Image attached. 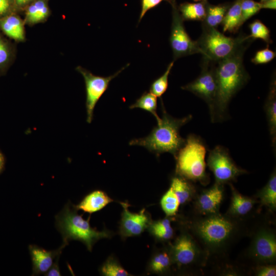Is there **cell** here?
<instances>
[{"label":"cell","mask_w":276,"mask_h":276,"mask_svg":"<svg viewBox=\"0 0 276 276\" xmlns=\"http://www.w3.org/2000/svg\"><path fill=\"white\" fill-rule=\"evenodd\" d=\"M246 47V45L230 57L217 62L218 65L215 66L217 91L213 107L210 111L213 122L225 117L231 99L249 78L243 64Z\"/></svg>","instance_id":"cell-1"},{"label":"cell","mask_w":276,"mask_h":276,"mask_svg":"<svg viewBox=\"0 0 276 276\" xmlns=\"http://www.w3.org/2000/svg\"><path fill=\"white\" fill-rule=\"evenodd\" d=\"M161 103L162 117L157 122V126L148 136L133 139L129 142V145L145 147L157 155L169 152L175 156L186 142V139L180 136L179 129L192 117L189 115L182 119L173 118L166 112L162 100Z\"/></svg>","instance_id":"cell-2"},{"label":"cell","mask_w":276,"mask_h":276,"mask_svg":"<svg viewBox=\"0 0 276 276\" xmlns=\"http://www.w3.org/2000/svg\"><path fill=\"white\" fill-rule=\"evenodd\" d=\"M205 216L192 224V230L209 251H220L237 233V223L235 218L219 213Z\"/></svg>","instance_id":"cell-3"},{"label":"cell","mask_w":276,"mask_h":276,"mask_svg":"<svg viewBox=\"0 0 276 276\" xmlns=\"http://www.w3.org/2000/svg\"><path fill=\"white\" fill-rule=\"evenodd\" d=\"M77 211L68 202L55 216V226L62 235L63 243L67 245L70 240H79L91 251L97 241L109 238L111 234L106 229L99 231L92 228L89 224L90 217L87 220L83 219Z\"/></svg>","instance_id":"cell-4"},{"label":"cell","mask_w":276,"mask_h":276,"mask_svg":"<svg viewBox=\"0 0 276 276\" xmlns=\"http://www.w3.org/2000/svg\"><path fill=\"white\" fill-rule=\"evenodd\" d=\"M206 146L201 139L194 134L189 135L174 156L177 175L206 185L209 178L206 172Z\"/></svg>","instance_id":"cell-5"},{"label":"cell","mask_w":276,"mask_h":276,"mask_svg":"<svg viewBox=\"0 0 276 276\" xmlns=\"http://www.w3.org/2000/svg\"><path fill=\"white\" fill-rule=\"evenodd\" d=\"M251 38L245 35L234 38L227 37L215 28H203L197 40L204 58L212 62L224 60L246 46Z\"/></svg>","instance_id":"cell-6"},{"label":"cell","mask_w":276,"mask_h":276,"mask_svg":"<svg viewBox=\"0 0 276 276\" xmlns=\"http://www.w3.org/2000/svg\"><path fill=\"white\" fill-rule=\"evenodd\" d=\"M168 2L172 7V18L169 40L173 60L196 53L201 54L197 41L193 40L185 29L176 0H168Z\"/></svg>","instance_id":"cell-7"},{"label":"cell","mask_w":276,"mask_h":276,"mask_svg":"<svg viewBox=\"0 0 276 276\" xmlns=\"http://www.w3.org/2000/svg\"><path fill=\"white\" fill-rule=\"evenodd\" d=\"M207 165L214 175L215 182L222 185L235 181L239 176L246 173L236 165L226 148L220 146L210 151Z\"/></svg>","instance_id":"cell-8"},{"label":"cell","mask_w":276,"mask_h":276,"mask_svg":"<svg viewBox=\"0 0 276 276\" xmlns=\"http://www.w3.org/2000/svg\"><path fill=\"white\" fill-rule=\"evenodd\" d=\"M129 65V64H127L113 75L108 77L95 75L81 66L76 68V71L82 75L84 79L86 93V121L88 123L91 122L95 107L107 89L110 82Z\"/></svg>","instance_id":"cell-9"},{"label":"cell","mask_w":276,"mask_h":276,"mask_svg":"<svg viewBox=\"0 0 276 276\" xmlns=\"http://www.w3.org/2000/svg\"><path fill=\"white\" fill-rule=\"evenodd\" d=\"M212 63L203 58L199 76L181 87L204 100L208 104L210 111L213 108L217 91L215 66Z\"/></svg>","instance_id":"cell-10"},{"label":"cell","mask_w":276,"mask_h":276,"mask_svg":"<svg viewBox=\"0 0 276 276\" xmlns=\"http://www.w3.org/2000/svg\"><path fill=\"white\" fill-rule=\"evenodd\" d=\"M249 255L258 262L273 263L276 259V237L274 231L267 227L259 229L251 241Z\"/></svg>","instance_id":"cell-11"},{"label":"cell","mask_w":276,"mask_h":276,"mask_svg":"<svg viewBox=\"0 0 276 276\" xmlns=\"http://www.w3.org/2000/svg\"><path fill=\"white\" fill-rule=\"evenodd\" d=\"M170 252L173 263L178 267L191 265L200 259L201 250L195 239L188 233H182L178 236Z\"/></svg>","instance_id":"cell-12"},{"label":"cell","mask_w":276,"mask_h":276,"mask_svg":"<svg viewBox=\"0 0 276 276\" xmlns=\"http://www.w3.org/2000/svg\"><path fill=\"white\" fill-rule=\"evenodd\" d=\"M121 205L123 208L120 227L121 236L126 238L140 235L150 223L145 209L139 213H133L128 210V204L122 202Z\"/></svg>","instance_id":"cell-13"},{"label":"cell","mask_w":276,"mask_h":276,"mask_svg":"<svg viewBox=\"0 0 276 276\" xmlns=\"http://www.w3.org/2000/svg\"><path fill=\"white\" fill-rule=\"evenodd\" d=\"M195 198L194 207L197 213L204 216L219 213L223 198V186L215 182Z\"/></svg>","instance_id":"cell-14"},{"label":"cell","mask_w":276,"mask_h":276,"mask_svg":"<svg viewBox=\"0 0 276 276\" xmlns=\"http://www.w3.org/2000/svg\"><path fill=\"white\" fill-rule=\"evenodd\" d=\"M67 244L62 243L58 249L47 250L36 245H30L29 250L32 261L33 275L45 273L52 266L56 257L61 255Z\"/></svg>","instance_id":"cell-15"},{"label":"cell","mask_w":276,"mask_h":276,"mask_svg":"<svg viewBox=\"0 0 276 276\" xmlns=\"http://www.w3.org/2000/svg\"><path fill=\"white\" fill-rule=\"evenodd\" d=\"M25 25L18 13L11 14L0 19V31L10 39L23 42L26 40Z\"/></svg>","instance_id":"cell-16"},{"label":"cell","mask_w":276,"mask_h":276,"mask_svg":"<svg viewBox=\"0 0 276 276\" xmlns=\"http://www.w3.org/2000/svg\"><path fill=\"white\" fill-rule=\"evenodd\" d=\"M232 196L229 207L226 215L233 218L242 217L247 215L257 202L256 199L240 194L229 183Z\"/></svg>","instance_id":"cell-17"},{"label":"cell","mask_w":276,"mask_h":276,"mask_svg":"<svg viewBox=\"0 0 276 276\" xmlns=\"http://www.w3.org/2000/svg\"><path fill=\"white\" fill-rule=\"evenodd\" d=\"M49 0H34L24 10L25 24L34 26L44 22L51 14Z\"/></svg>","instance_id":"cell-18"},{"label":"cell","mask_w":276,"mask_h":276,"mask_svg":"<svg viewBox=\"0 0 276 276\" xmlns=\"http://www.w3.org/2000/svg\"><path fill=\"white\" fill-rule=\"evenodd\" d=\"M113 201L104 192L96 190L87 195L78 204L73 205L77 210L91 214L102 209Z\"/></svg>","instance_id":"cell-19"},{"label":"cell","mask_w":276,"mask_h":276,"mask_svg":"<svg viewBox=\"0 0 276 276\" xmlns=\"http://www.w3.org/2000/svg\"><path fill=\"white\" fill-rule=\"evenodd\" d=\"M265 111L269 133L273 147L276 143V82L275 78L271 80L269 91L265 103Z\"/></svg>","instance_id":"cell-20"},{"label":"cell","mask_w":276,"mask_h":276,"mask_svg":"<svg viewBox=\"0 0 276 276\" xmlns=\"http://www.w3.org/2000/svg\"><path fill=\"white\" fill-rule=\"evenodd\" d=\"M170 188L180 204H186L196 197V189L191 181L180 176L176 175L172 178Z\"/></svg>","instance_id":"cell-21"},{"label":"cell","mask_w":276,"mask_h":276,"mask_svg":"<svg viewBox=\"0 0 276 276\" xmlns=\"http://www.w3.org/2000/svg\"><path fill=\"white\" fill-rule=\"evenodd\" d=\"M15 56V45L0 31V76L6 74Z\"/></svg>","instance_id":"cell-22"},{"label":"cell","mask_w":276,"mask_h":276,"mask_svg":"<svg viewBox=\"0 0 276 276\" xmlns=\"http://www.w3.org/2000/svg\"><path fill=\"white\" fill-rule=\"evenodd\" d=\"M225 3L217 5H206V16L202 22V28H215L222 23L223 18L231 6Z\"/></svg>","instance_id":"cell-23"},{"label":"cell","mask_w":276,"mask_h":276,"mask_svg":"<svg viewBox=\"0 0 276 276\" xmlns=\"http://www.w3.org/2000/svg\"><path fill=\"white\" fill-rule=\"evenodd\" d=\"M241 1L242 0H235L228 9L221 23L223 32L235 33L242 25Z\"/></svg>","instance_id":"cell-24"},{"label":"cell","mask_w":276,"mask_h":276,"mask_svg":"<svg viewBox=\"0 0 276 276\" xmlns=\"http://www.w3.org/2000/svg\"><path fill=\"white\" fill-rule=\"evenodd\" d=\"M207 2H184L178 6L180 16L184 20H198L202 21L206 16Z\"/></svg>","instance_id":"cell-25"},{"label":"cell","mask_w":276,"mask_h":276,"mask_svg":"<svg viewBox=\"0 0 276 276\" xmlns=\"http://www.w3.org/2000/svg\"><path fill=\"white\" fill-rule=\"evenodd\" d=\"M261 205L265 206L271 211L276 209V173H272L266 185L257 193Z\"/></svg>","instance_id":"cell-26"},{"label":"cell","mask_w":276,"mask_h":276,"mask_svg":"<svg viewBox=\"0 0 276 276\" xmlns=\"http://www.w3.org/2000/svg\"><path fill=\"white\" fill-rule=\"evenodd\" d=\"M172 263L170 251H160L152 258L149 264V269L155 273H164L170 269Z\"/></svg>","instance_id":"cell-27"},{"label":"cell","mask_w":276,"mask_h":276,"mask_svg":"<svg viewBox=\"0 0 276 276\" xmlns=\"http://www.w3.org/2000/svg\"><path fill=\"white\" fill-rule=\"evenodd\" d=\"M149 226L151 233L160 240L167 241L173 237L174 231L167 218L151 222Z\"/></svg>","instance_id":"cell-28"},{"label":"cell","mask_w":276,"mask_h":276,"mask_svg":"<svg viewBox=\"0 0 276 276\" xmlns=\"http://www.w3.org/2000/svg\"><path fill=\"white\" fill-rule=\"evenodd\" d=\"M157 97L151 92H145L135 102L129 106L130 109L141 108L150 112L155 118L157 122L160 118L157 114Z\"/></svg>","instance_id":"cell-29"},{"label":"cell","mask_w":276,"mask_h":276,"mask_svg":"<svg viewBox=\"0 0 276 276\" xmlns=\"http://www.w3.org/2000/svg\"><path fill=\"white\" fill-rule=\"evenodd\" d=\"M250 34L248 37L251 39H261L265 41L267 45L272 43L270 38V30L260 20L256 19L249 25Z\"/></svg>","instance_id":"cell-30"},{"label":"cell","mask_w":276,"mask_h":276,"mask_svg":"<svg viewBox=\"0 0 276 276\" xmlns=\"http://www.w3.org/2000/svg\"><path fill=\"white\" fill-rule=\"evenodd\" d=\"M179 205L176 196L170 188L161 198L162 210L167 216H172L176 214Z\"/></svg>","instance_id":"cell-31"},{"label":"cell","mask_w":276,"mask_h":276,"mask_svg":"<svg viewBox=\"0 0 276 276\" xmlns=\"http://www.w3.org/2000/svg\"><path fill=\"white\" fill-rule=\"evenodd\" d=\"M174 61L171 62L165 72L151 84L150 92L157 97H160L167 90L168 86V77L173 66Z\"/></svg>","instance_id":"cell-32"},{"label":"cell","mask_w":276,"mask_h":276,"mask_svg":"<svg viewBox=\"0 0 276 276\" xmlns=\"http://www.w3.org/2000/svg\"><path fill=\"white\" fill-rule=\"evenodd\" d=\"M102 275L106 276H128L130 274L113 258L109 257L101 268Z\"/></svg>","instance_id":"cell-33"},{"label":"cell","mask_w":276,"mask_h":276,"mask_svg":"<svg viewBox=\"0 0 276 276\" xmlns=\"http://www.w3.org/2000/svg\"><path fill=\"white\" fill-rule=\"evenodd\" d=\"M261 9L260 2L254 0H242L241 3L242 24L258 13Z\"/></svg>","instance_id":"cell-34"},{"label":"cell","mask_w":276,"mask_h":276,"mask_svg":"<svg viewBox=\"0 0 276 276\" xmlns=\"http://www.w3.org/2000/svg\"><path fill=\"white\" fill-rule=\"evenodd\" d=\"M275 57V53L268 48L258 51L251 59V62L255 64H265L270 62Z\"/></svg>","instance_id":"cell-35"},{"label":"cell","mask_w":276,"mask_h":276,"mask_svg":"<svg viewBox=\"0 0 276 276\" xmlns=\"http://www.w3.org/2000/svg\"><path fill=\"white\" fill-rule=\"evenodd\" d=\"M14 0H0V19L13 13H18Z\"/></svg>","instance_id":"cell-36"},{"label":"cell","mask_w":276,"mask_h":276,"mask_svg":"<svg viewBox=\"0 0 276 276\" xmlns=\"http://www.w3.org/2000/svg\"><path fill=\"white\" fill-rule=\"evenodd\" d=\"M163 1H168V0H141V10L138 22H140L148 10L156 7Z\"/></svg>","instance_id":"cell-37"},{"label":"cell","mask_w":276,"mask_h":276,"mask_svg":"<svg viewBox=\"0 0 276 276\" xmlns=\"http://www.w3.org/2000/svg\"><path fill=\"white\" fill-rule=\"evenodd\" d=\"M255 271L256 275L258 276L276 275V267L272 264H266V265L258 266Z\"/></svg>","instance_id":"cell-38"},{"label":"cell","mask_w":276,"mask_h":276,"mask_svg":"<svg viewBox=\"0 0 276 276\" xmlns=\"http://www.w3.org/2000/svg\"><path fill=\"white\" fill-rule=\"evenodd\" d=\"M60 255H58L55 258L52 266L49 270L45 273V275L47 276H60L61 274L60 272L59 267V260Z\"/></svg>","instance_id":"cell-39"},{"label":"cell","mask_w":276,"mask_h":276,"mask_svg":"<svg viewBox=\"0 0 276 276\" xmlns=\"http://www.w3.org/2000/svg\"><path fill=\"white\" fill-rule=\"evenodd\" d=\"M34 1V0H14L19 12L24 11Z\"/></svg>","instance_id":"cell-40"},{"label":"cell","mask_w":276,"mask_h":276,"mask_svg":"<svg viewBox=\"0 0 276 276\" xmlns=\"http://www.w3.org/2000/svg\"><path fill=\"white\" fill-rule=\"evenodd\" d=\"M260 4L262 9H275L276 1L260 3Z\"/></svg>","instance_id":"cell-41"},{"label":"cell","mask_w":276,"mask_h":276,"mask_svg":"<svg viewBox=\"0 0 276 276\" xmlns=\"http://www.w3.org/2000/svg\"><path fill=\"white\" fill-rule=\"evenodd\" d=\"M5 163V161L4 156L0 151V174L4 170Z\"/></svg>","instance_id":"cell-42"},{"label":"cell","mask_w":276,"mask_h":276,"mask_svg":"<svg viewBox=\"0 0 276 276\" xmlns=\"http://www.w3.org/2000/svg\"><path fill=\"white\" fill-rule=\"evenodd\" d=\"M273 1H276V0H260V3H264L266 2Z\"/></svg>","instance_id":"cell-43"},{"label":"cell","mask_w":276,"mask_h":276,"mask_svg":"<svg viewBox=\"0 0 276 276\" xmlns=\"http://www.w3.org/2000/svg\"><path fill=\"white\" fill-rule=\"evenodd\" d=\"M194 1L196 2H208V0H194Z\"/></svg>","instance_id":"cell-44"}]
</instances>
